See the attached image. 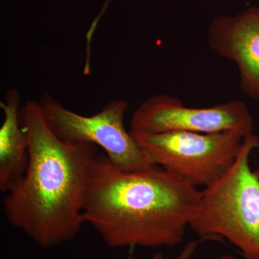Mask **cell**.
<instances>
[{"mask_svg":"<svg viewBox=\"0 0 259 259\" xmlns=\"http://www.w3.org/2000/svg\"><path fill=\"white\" fill-rule=\"evenodd\" d=\"M258 137H259V136H258Z\"/></svg>","mask_w":259,"mask_h":259,"instance_id":"obj_12","label":"cell"},{"mask_svg":"<svg viewBox=\"0 0 259 259\" xmlns=\"http://www.w3.org/2000/svg\"><path fill=\"white\" fill-rule=\"evenodd\" d=\"M20 122L28 136V164L5 194L3 211L12 226L48 249L75 239L85 223V197L98 146L59 139L34 100L21 107Z\"/></svg>","mask_w":259,"mask_h":259,"instance_id":"obj_2","label":"cell"},{"mask_svg":"<svg viewBox=\"0 0 259 259\" xmlns=\"http://www.w3.org/2000/svg\"><path fill=\"white\" fill-rule=\"evenodd\" d=\"M152 259H164L161 253H157L154 255Z\"/></svg>","mask_w":259,"mask_h":259,"instance_id":"obj_10","label":"cell"},{"mask_svg":"<svg viewBox=\"0 0 259 259\" xmlns=\"http://www.w3.org/2000/svg\"><path fill=\"white\" fill-rule=\"evenodd\" d=\"M38 102L48 125L63 141L96 145L124 171L152 166L131 133L126 131L124 119L128 105L125 101L109 102L92 116L69 110L49 94L42 95Z\"/></svg>","mask_w":259,"mask_h":259,"instance_id":"obj_5","label":"cell"},{"mask_svg":"<svg viewBox=\"0 0 259 259\" xmlns=\"http://www.w3.org/2000/svg\"><path fill=\"white\" fill-rule=\"evenodd\" d=\"M131 133L153 165L178 175L196 187H207L226 173L238 157L245 139L236 131Z\"/></svg>","mask_w":259,"mask_h":259,"instance_id":"obj_4","label":"cell"},{"mask_svg":"<svg viewBox=\"0 0 259 259\" xmlns=\"http://www.w3.org/2000/svg\"><path fill=\"white\" fill-rule=\"evenodd\" d=\"M202 191L152 165L124 171L105 153L92 165L83 219L112 248L173 247L197 216Z\"/></svg>","mask_w":259,"mask_h":259,"instance_id":"obj_1","label":"cell"},{"mask_svg":"<svg viewBox=\"0 0 259 259\" xmlns=\"http://www.w3.org/2000/svg\"><path fill=\"white\" fill-rule=\"evenodd\" d=\"M112 0H106L105 2V5H104L103 8L100 11V14L97 15L96 18H95V20H93V23H92L91 26L89 28L88 32L86 34V41H87V46H86V51L88 53L91 52V42L92 40H93V37L94 35V32H95V30H96L97 25H98L99 22L101 20L102 15L105 13V10H107V7H108L109 4H110V2Z\"/></svg>","mask_w":259,"mask_h":259,"instance_id":"obj_9","label":"cell"},{"mask_svg":"<svg viewBox=\"0 0 259 259\" xmlns=\"http://www.w3.org/2000/svg\"><path fill=\"white\" fill-rule=\"evenodd\" d=\"M253 117L243 102L233 100L208 108H192L177 97L160 95L150 97L135 110L130 131L148 134L236 131L245 138L253 134Z\"/></svg>","mask_w":259,"mask_h":259,"instance_id":"obj_6","label":"cell"},{"mask_svg":"<svg viewBox=\"0 0 259 259\" xmlns=\"http://www.w3.org/2000/svg\"><path fill=\"white\" fill-rule=\"evenodd\" d=\"M0 191L8 193L23 178L28 164V139L20 122V94L11 89L0 102Z\"/></svg>","mask_w":259,"mask_h":259,"instance_id":"obj_8","label":"cell"},{"mask_svg":"<svg viewBox=\"0 0 259 259\" xmlns=\"http://www.w3.org/2000/svg\"><path fill=\"white\" fill-rule=\"evenodd\" d=\"M207 41L218 55L236 63L240 88L246 96L259 99V7L251 6L234 16L212 19Z\"/></svg>","mask_w":259,"mask_h":259,"instance_id":"obj_7","label":"cell"},{"mask_svg":"<svg viewBox=\"0 0 259 259\" xmlns=\"http://www.w3.org/2000/svg\"><path fill=\"white\" fill-rule=\"evenodd\" d=\"M255 148L259 137H245L231 168L202 191L199 212L189 226L203 238H226L246 259H259V175L249 165Z\"/></svg>","mask_w":259,"mask_h":259,"instance_id":"obj_3","label":"cell"},{"mask_svg":"<svg viewBox=\"0 0 259 259\" xmlns=\"http://www.w3.org/2000/svg\"><path fill=\"white\" fill-rule=\"evenodd\" d=\"M221 259H235L234 257L232 256L231 255H223L222 257H221Z\"/></svg>","mask_w":259,"mask_h":259,"instance_id":"obj_11","label":"cell"}]
</instances>
